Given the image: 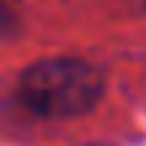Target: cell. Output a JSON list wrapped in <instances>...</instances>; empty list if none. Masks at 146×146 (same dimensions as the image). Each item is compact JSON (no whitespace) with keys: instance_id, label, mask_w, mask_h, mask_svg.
I'll return each mask as SVG.
<instances>
[{"instance_id":"2","label":"cell","mask_w":146,"mask_h":146,"mask_svg":"<svg viewBox=\"0 0 146 146\" xmlns=\"http://www.w3.org/2000/svg\"><path fill=\"white\" fill-rule=\"evenodd\" d=\"M143 3H146V0H143Z\"/></svg>"},{"instance_id":"1","label":"cell","mask_w":146,"mask_h":146,"mask_svg":"<svg viewBox=\"0 0 146 146\" xmlns=\"http://www.w3.org/2000/svg\"><path fill=\"white\" fill-rule=\"evenodd\" d=\"M106 73L84 57H46L16 78V100L38 119H78L98 108Z\"/></svg>"}]
</instances>
